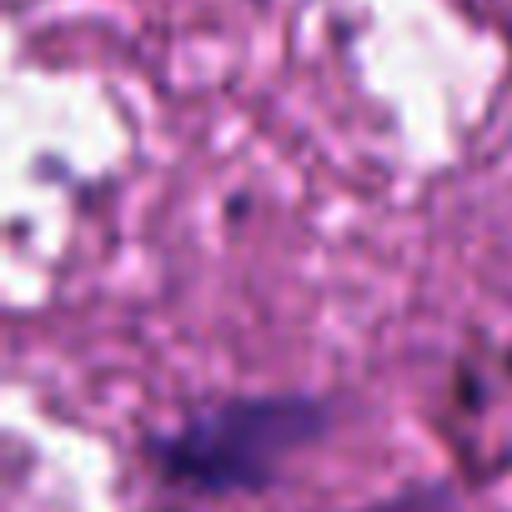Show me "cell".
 Listing matches in <instances>:
<instances>
[{
	"label": "cell",
	"instance_id": "6da1fadb",
	"mask_svg": "<svg viewBox=\"0 0 512 512\" xmlns=\"http://www.w3.org/2000/svg\"><path fill=\"white\" fill-rule=\"evenodd\" d=\"M332 407L307 392H251L226 397L151 442L166 482L201 497H246L267 492L292 457L322 442Z\"/></svg>",
	"mask_w": 512,
	"mask_h": 512
},
{
	"label": "cell",
	"instance_id": "7a4b0ae2",
	"mask_svg": "<svg viewBox=\"0 0 512 512\" xmlns=\"http://www.w3.org/2000/svg\"><path fill=\"white\" fill-rule=\"evenodd\" d=\"M352 512H462V507H457L452 487H442V482H412V487H402V492H392L382 502L352 507Z\"/></svg>",
	"mask_w": 512,
	"mask_h": 512
}]
</instances>
